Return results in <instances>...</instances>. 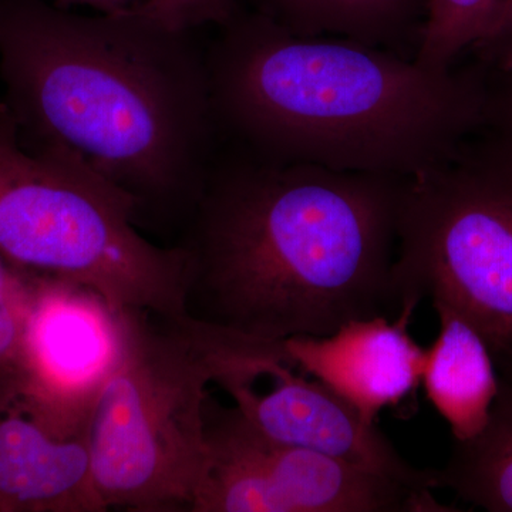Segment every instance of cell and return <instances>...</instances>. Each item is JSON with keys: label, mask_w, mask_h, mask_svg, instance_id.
I'll return each instance as SVG.
<instances>
[{"label": "cell", "mask_w": 512, "mask_h": 512, "mask_svg": "<svg viewBox=\"0 0 512 512\" xmlns=\"http://www.w3.org/2000/svg\"><path fill=\"white\" fill-rule=\"evenodd\" d=\"M90 410L0 402V512L106 511L93 481Z\"/></svg>", "instance_id": "10"}, {"label": "cell", "mask_w": 512, "mask_h": 512, "mask_svg": "<svg viewBox=\"0 0 512 512\" xmlns=\"http://www.w3.org/2000/svg\"><path fill=\"white\" fill-rule=\"evenodd\" d=\"M404 180L218 147L175 244L184 252L188 313L284 342L399 309Z\"/></svg>", "instance_id": "2"}, {"label": "cell", "mask_w": 512, "mask_h": 512, "mask_svg": "<svg viewBox=\"0 0 512 512\" xmlns=\"http://www.w3.org/2000/svg\"><path fill=\"white\" fill-rule=\"evenodd\" d=\"M484 73V127L512 140V66Z\"/></svg>", "instance_id": "19"}, {"label": "cell", "mask_w": 512, "mask_h": 512, "mask_svg": "<svg viewBox=\"0 0 512 512\" xmlns=\"http://www.w3.org/2000/svg\"><path fill=\"white\" fill-rule=\"evenodd\" d=\"M403 303L456 312L512 380V140L481 127L404 180L394 261Z\"/></svg>", "instance_id": "6"}, {"label": "cell", "mask_w": 512, "mask_h": 512, "mask_svg": "<svg viewBox=\"0 0 512 512\" xmlns=\"http://www.w3.org/2000/svg\"><path fill=\"white\" fill-rule=\"evenodd\" d=\"M440 488L464 503L490 512H512V382L500 392L483 431L454 441L446 466L437 470Z\"/></svg>", "instance_id": "14"}, {"label": "cell", "mask_w": 512, "mask_h": 512, "mask_svg": "<svg viewBox=\"0 0 512 512\" xmlns=\"http://www.w3.org/2000/svg\"><path fill=\"white\" fill-rule=\"evenodd\" d=\"M32 274L0 252V400L15 396L23 379Z\"/></svg>", "instance_id": "16"}, {"label": "cell", "mask_w": 512, "mask_h": 512, "mask_svg": "<svg viewBox=\"0 0 512 512\" xmlns=\"http://www.w3.org/2000/svg\"><path fill=\"white\" fill-rule=\"evenodd\" d=\"M419 305L403 303L399 316L353 319L320 338L285 340L295 369L311 375L348 402L362 419L377 424L387 407L414 397L426 349L409 332Z\"/></svg>", "instance_id": "11"}, {"label": "cell", "mask_w": 512, "mask_h": 512, "mask_svg": "<svg viewBox=\"0 0 512 512\" xmlns=\"http://www.w3.org/2000/svg\"><path fill=\"white\" fill-rule=\"evenodd\" d=\"M468 52L485 70L512 66V0H498L490 25Z\"/></svg>", "instance_id": "18"}, {"label": "cell", "mask_w": 512, "mask_h": 512, "mask_svg": "<svg viewBox=\"0 0 512 512\" xmlns=\"http://www.w3.org/2000/svg\"><path fill=\"white\" fill-rule=\"evenodd\" d=\"M508 382H510V380H508ZM511 382H512V380H511Z\"/></svg>", "instance_id": "20"}, {"label": "cell", "mask_w": 512, "mask_h": 512, "mask_svg": "<svg viewBox=\"0 0 512 512\" xmlns=\"http://www.w3.org/2000/svg\"><path fill=\"white\" fill-rule=\"evenodd\" d=\"M136 200L92 168L23 150L0 99V252L22 271L82 285L114 312L187 315L183 249L136 228Z\"/></svg>", "instance_id": "5"}, {"label": "cell", "mask_w": 512, "mask_h": 512, "mask_svg": "<svg viewBox=\"0 0 512 512\" xmlns=\"http://www.w3.org/2000/svg\"><path fill=\"white\" fill-rule=\"evenodd\" d=\"M208 37L221 147L259 160L412 177L484 126L485 73L431 70L345 37H302L242 5Z\"/></svg>", "instance_id": "3"}, {"label": "cell", "mask_w": 512, "mask_h": 512, "mask_svg": "<svg viewBox=\"0 0 512 512\" xmlns=\"http://www.w3.org/2000/svg\"><path fill=\"white\" fill-rule=\"evenodd\" d=\"M204 30L0 0V99L20 146L92 168L137 218L183 229L220 147Z\"/></svg>", "instance_id": "1"}, {"label": "cell", "mask_w": 512, "mask_h": 512, "mask_svg": "<svg viewBox=\"0 0 512 512\" xmlns=\"http://www.w3.org/2000/svg\"><path fill=\"white\" fill-rule=\"evenodd\" d=\"M498 0H427L414 60L431 70L451 69L484 35Z\"/></svg>", "instance_id": "15"}, {"label": "cell", "mask_w": 512, "mask_h": 512, "mask_svg": "<svg viewBox=\"0 0 512 512\" xmlns=\"http://www.w3.org/2000/svg\"><path fill=\"white\" fill-rule=\"evenodd\" d=\"M289 363H276L266 377L271 387L232 380L222 384L235 407L266 436L305 448L348 466L416 488H440L437 470L417 468L392 441L366 423L348 402L319 380L296 375Z\"/></svg>", "instance_id": "8"}, {"label": "cell", "mask_w": 512, "mask_h": 512, "mask_svg": "<svg viewBox=\"0 0 512 512\" xmlns=\"http://www.w3.org/2000/svg\"><path fill=\"white\" fill-rule=\"evenodd\" d=\"M56 5L87 6L104 15H144L175 28L208 29L231 19L242 0H55Z\"/></svg>", "instance_id": "17"}, {"label": "cell", "mask_w": 512, "mask_h": 512, "mask_svg": "<svg viewBox=\"0 0 512 512\" xmlns=\"http://www.w3.org/2000/svg\"><path fill=\"white\" fill-rule=\"evenodd\" d=\"M208 463L194 512H448L416 490L256 429L237 407L208 400Z\"/></svg>", "instance_id": "7"}, {"label": "cell", "mask_w": 512, "mask_h": 512, "mask_svg": "<svg viewBox=\"0 0 512 512\" xmlns=\"http://www.w3.org/2000/svg\"><path fill=\"white\" fill-rule=\"evenodd\" d=\"M426 5H427V0H426Z\"/></svg>", "instance_id": "21"}, {"label": "cell", "mask_w": 512, "mask_h": 512, "mask_svg": "<svg viewBox=\"0 0 512 512\" xmlns=\"http://www.w3.org/2000/svg\"><path fill=\"white\" fill-rule=\"evenodd\" d=\"M121 346L89 419L101 504L190 507L208 463V384L288 357L285 340L252 338L187 315L120 312Z\"/></svg>", "instance_id": "4"}, {"label": "cell", "mask_w": 512, "mask_h": 512, "mask_svg": "<svg viewBox=\"0 0 512 512\" xmlns=\"http://www.w3.org/2000/svg\"><path fill=\"white\" fill-rule=\"evenodd\" d=\"M440 330L424 357L421 384L454 441L473 439L490 419L501 376L483 336L466 319L434 306Z\"/></svg>", "instance_id": "12"}, {"label": "cell", "mask_w": 512, "mask_h": 512, "mask_svg": "<svg viewBox=\"0 0 512 512\" xmlns=\"http://www.w3.org/2000/svg\"><path fill=\"white\" fill-rule=\"evenodd\" d=\"M296 36H333L414 59L426 0H242Z\"/></svg>", "instance_id": "13"}, {"label": "cell", "mask_w": 512, "mask_h": 512, "mask_svg": "<svg viewBox=\"0 0 512 512\" xmlns=\"http://www.w3.org/2000/svg\"><path fill=\"white\" fill-rule=\"evenodd\" d=\"M121 333L120 313L96 292L32 274L23 379L15 396L90 409L119 356Z\"/></svg>", "instance_id": "9"}]
</instances>
